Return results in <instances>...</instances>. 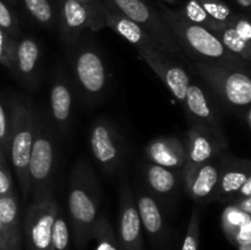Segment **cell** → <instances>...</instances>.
<instances>
[{
    "instance_id": "16",
    "label": "cell",
    "mask_w": 251,
    "mask_h": 250,
    "mask_svg": "<svg viewBox=\"0 0 251 250\" xmlns=\"http://www.w3.org/2000/svg\"><path fill=\"white\" fill-rule=\"evenodd\" d=\"M136 206L141 225L151 243L157 249H163L168 240L169 233L159 203L154 196L141 191L136 199Z\"/></svg>"
},
{
    "instance_id": "12",
    "label": "cell",
    "mask_w": 251,
    "mask_h": 250,
    "mask_svg": "<svg viewBox=\"0 0 251 250\" xmlns=\"http://www.w3.org/2000/svg\"><path fill=\"white\" fill-rule=\"evenodd\" d=\"M117 239L120 250H144L142 225L137 212L136 198L124 183L120 185Z\"/></svg>"
},
{
    "instance_id": "7",
    "label": "cell",
    "mask_w": 251,
    "mask_h": 250,
    "mask_svg": "<svg viewBox=\"0 0 251 250\" xmlns=\"http://www.w3.org/2000/svg\"><path fill=\"white\" fill-rule=\"evenodd\" d=\"M104 1L125 17L141 26L154 39L159 51L169 55L171 58L180 59L183 61L188 60L176 42L174 41L158 10L153 7L149 0H104Z\"/></svg>"
},
{
    "instance_id": "17",
    "label": "cell",
    "mask_w": 251,
    "mask_h": 250,
    "mask_svg": "<svg viewBox=\"0 0 251 250\" xmlns=\"http://www.w3.org/2000/svg\"><path fill=\"white\" fill-rule=\"evenodd\" d=\"M102 16L104 27L112 29L118 36L131 43L135 48L151 47L159 50L154 39L141 26L120 14L104 0L102 1Z\"/></svg>"
},
{
    "instance_id": "15",
    "label": "cell",
    "mask_w": 251,
    "mask_h": 250,
    "mask_svg": "<svg viewBox=\"0 0 251 250\" xmlns=\"http://www.w3.org/2000/svg\"><path fill=\"white\" fill-rule=\"evenodd\" d=\"M41 46L31 36H20L15 41L12 74L28 88L37 87L38 81Z\"/></svg>"
},
{
    "instance_id": "4",
    "label": "cell",
    "mask_w": 251,
    "mask_h": 250,
    "mask_svg": "<svg viewBox=\"0 0 251 250\" xmlns=\"http://www.w3.org/2000/svg\"><path fill=\"white\" fill-rule=\"evenodd\" d=\"M70 65L78 90L88 102L100 100L109 82V74L102 54L83 36L70 46Z\"/></svg>"
},
{
    "instance_id": "34",
    "label": "cell",
    "mask_w": 251,
    "mask_h": 250,
    "mask_svg": "<svg viewBox=\"0 0 251 250\" xmlns=\"http://www.w3.org/2000/svg\"><path fill=\"white\" fill-rule=\"evenodd\" d=\"M11 193H14V188H12V176L7 162V154L0 147V196Z\"/></svg>"
},
{
    "instance_id": "8",
    "label": "cell",
    "mask_w": 251,
    "mask_h": 250,
    "mask_svg": "<svg viewBox=\"0 0 251 250\" xmlns=\"http://www.w3.org/2000/svg\"><path fill=\"white\" fill-rule=\"evenodd\" d=\"M102 1L88 4L80 0H58L59 34L66 46L70 47L86 32H97L104 27Z\"/></svg>"
},
{
    "instance_id": "6",
    "label": "cell",
    "mask_w": 251,
    "mask_h": 250,
    "mask_svg": "<svg viewBox=\"0 0 251 250\" xmlns=\"http://www.w3.org/2000/svg\"><path fill=\"white\" fill-rule=\"evenodd\" d=\"M195 70L228 108L240 110L250 107V73L200 61L195 63Z\"/></svg>"
},
{
    "instance_id": "26",
    "label": "cell",
    "mask_w": 251,
    "mask_h": 250,
    "mask_svg": "<svg viewBox=\"0 0 251 250\" xmlns=\"http://www.w3.org/2000/svg\"><path fill=\"white\" fill-rule=\"evenodd\" d=\"M216 36L218 37V39L221 41V43L225 46V48L227 49L229 53H232L233 55L238 56L242 60H244L245 63H249L251 61V43L244 41L237 32L233 29V27L229 24H226V26L223 28H221L220 31L215 32Z\"/></svg>"
},
{
    "instance_id": "31",
    "label": "cell",
    "mask_w": 251,
    "mask_h": 250,
    "mask_svg": "<svg viewBox=\"0 0 251 250\" xmlns=\"http://www.w3.org/2000/svg\"><path fill=\"white\" fill-rule=\"evenodd\" d=\"M0 28L14 39H17L21 34L19 17L4 0H0Z\"/></svg>"
},
{
    "instance_id": "37",
    "label": "cell",
    "mask_w": 251,
    "mask_h": 250,
    "mask_svg": "<svg viewBox=\"0 0 251 250\" xmlns=\"http://www.w3.org/2000/svg\"><path fill=\"white\" fill-rule=\"evenodd\" d=\"M232 205H234L238 210H240L242 212L250 215L251 213V196L248 198H237L232 202Z\"/></svg>"
},
{
    "instance_id": "40",
    "label": "cell",
    "mask_w": 251,
    "mask_h": 250,
    "mask_svg": "<svg viewBox=\"0 0 251 250\" xmlns=\"http://www.w3.org/2000/svg\"><path fill=\"white\" fill-rule=\"evenodd\" d=\"M235 2H237V4L239 5L243 10H245V11H247V14L249 12L250 6H251V0H235Z\"/></svg>"
},
{
    "instance_id": "3",
    "label": "cell",
    "mask_w": 251,
    "mask_h": 250,
    "mask_svg": "<svg viewBox=\"0 0 251 250\" xmlns=\"http://www.w3.org/2000/svg\"><path fill=\"white\" fill-rule=\"evenodd\" d=\"M36 114L29 103L14 100L10 112L9 156L16 172L20 190L24 199L29 195L28 161L34 139Z\"/></svg>"
},
{
    "instance_id": "25",
    "label": "cell",
    "mask_w": 251,
    "mask_h": 250,
    "mask_svg": "<svg viewBox=\"0 0 251 250\" xmlns=\"http://www.w3.org/2000/svg\"><path fill=\"white\" fill-rule=\"evenodd\" d=\"M188 21L193 22V24L199 25L201 27L210 29L211 32H217L221 28L226 26V24L216 21L215 19L210 16L202 7L199 5L196 0H185L181 5H179L178 9H174Z\"/></svg>"
},
{
    "instance_id": "19",
    "label": "cell",
    "mask_w": 251,
    "mask_h": 250,
    "mask_svg": "<svg viewBox=\"0 0 251 250\" xmlns=\"http://www.w3.org/2000/svg\"><path fill=\"white\" fill-rule=\"evenodd\" d=\"M181 104L188 117L193 120V124L202 125L215 131L223 132L220 117L200 86L190 83Z\"/></svg>"
},
{
    "instance_id": "1",
    "label": "cell",
    "mask_w": 251,
    "mask_h": 250,
    "mask_svg": "<svg viewBox=\"0 0 251 250\" xmlns=\"http://www.w3.org/2000/svg\"><path fill=\"white\" fill-rule=\"evenodd\" d=\"M157 10L186 58L195 63H208L250 73V64L229 53L210 29L188 21L176 10L162 2H158Z\"/></svg>"
},
{
    "instance_id": "28",
    "label": "cell",
    "mask_w": 251,
    "mask_h": 250,
    "mask_svg": "<svg viewBox=\"0 0 251 250\" xmlns=\"http://www.w3.org/2000/svg\"><path fill=\"white\" fill-rule=\"evenodd\" d=\"M29 16L44 28H50L58 20V11L50 0H21Z\"/></svg>"
},
{
    "instance_id": "45",
    "label": "cell",
    "mask_w": 251,
    "mask_h": 250,
    "mask_svg": "<svg viewBox=\"0 0 251 250\" xmlns=\"http://www.w3.org/2000/svg\"><path fill=\"white\" fill-rule=\"evenodd\" d=\"M80 1L88 2V4H96V2H100V1H102V0H80Z\"/></svg>"
},
{
    "instance_id": "36",
    "label": "cell",
    "mask_w": 251,
    "mask_h": 250,
    "mask_svg": "<svg viewBox=\"0 0 251 250\" xmlns=\"http://www.w3.org/2000/svg\"><path fill=\"white\" fill-rule=\"evenodd\" d=\"M9 137H10V113H7L6 107L0 100V147L7 154L9 152Z\"/></svg>"
},
{
    "instance_id": "23",
    "label": "cell",
    "mask_w": 251,
    "mask_h": 250,
    "mask_svg": "<svg viewBox=\"0 0 251 250\" xmlns=\"http://www.w3.org/2000/svg\"><path fill=\"white\" fill-rule=\"evenodd\" d=\"M221 221L223 232L232 244L237 247L251 244L250 215L242 212L234 205L229 203L223 210Z\"/></svg>"
},
{
    "instance_id": "5",
    "label": "cell",
    "mask_w": 251,
    "mask_h": 250,
    "mask_svg": "<svg viewBox=\"0 0 251 250\" xmlns=\"http://www.w3.org/2000/svg\"><path fill=\"white\" fill-rule=\"evenodd\" d=\"M55 167V144L50 129L43 118H36L34 139L28 161L29 194L33 201L53 195V175Z\"/></svg>"
},
{
    "instance_id": "44",
    "label": "cell",
    "mask_w": 251,
    "mask_h": 250,
    "mask_svg": "<svg viewBox=\"0 0 251 250\" xmlns=\"http://www.w3.org/2000/svg\"><path fill=\"white\" fill-rule=\"evenodd\" d=\"M4 1L6 2V4H10V5H16V4H19L20 0H4Z\"/></svg>"
},
{
    "instance_id": "9",
    "label": "cell",
    "mask_w": 251,
    "mask_h": 250,
    "mask_svg": "<svg viewBox=\"0 0 251 250\" xmlns=\"http://www.w3.org/2000/svg\"><path fill=\"white\" fill-rule=\"evenodd\" d=\"M90 147L96 162L107 173H115L122 166L125 156L124 136L109 119L100 118L93 123L90 131Z\"/></svg>"
},
{
    "instance_id": "43",
    "label": "cell",
    "mask_w": 251,
    "mask_h": 250,
    "mask_svg": "<svg viewBox=\"0 0 251 250\" xmlns=\"http://www.w3.org/2000/svg\"><path fill=\"white\" fill-rule=\"evenodd\" d=\"M238 250H251V244L239 245V247H238Z\"/></svg>"
},
{
    "instance_id": "27",
    "label": "cell",
    "mask_w": 251,
    "mask_h": 250,
    "mask_svg": "<svg viewBox=\"0 0 251 250\" xmlns=\"http://www.w3.org/2000/svg\"><path fill=\"white\" fill-rule=\"evenodd\" d=\"M91 239L95 240V250H120L117 233L104 215H98L92 229Z\"/></svg>"
},
{
    "instance_id": "22",
    "label": "cell",
    "mask_w": 251,
    "mask_h": 250,
    "mask_svg": "<svg viewBox=\"0 0 251 250\" xmlns=\"http://www.w3.org/2000/svg\"><path fill=\"white\" fill-rule=\"evenodd\" d=\"M0 225L6 235L10 250H21L22 230L16 194L0 196Z\"/></svg>"
},
{
    "instance_id": "11",
    "label": "cell",
    "mask_w": 251,
    "mask_h": 250,
    "mask_svg": "<svg viewBox=\"0 0 251 250\" xmlns=\"http://www.w3.org/2000/svg\"><path fill=\"white\" fill-rule=\"evenodd\" d=\"M136 50L140 58L153 70L173 97L183 103L186 90L190 85V78L186 71L176 65L173 58L151 47H137Z\"/></svg>"
},
{
    "instance_id": "39",
    "label": "cell",
    "mask_w": 251,
    "mask_h": 250,
    "mask_svg": "<svg viewBox=\"0 0 251 250\" xmlns=\"http://www.w3.org/2000/svg\"><path fill=\"white\" fill-rule=\"evenodd\" d=\"M0 250H10L9 244H7L6 235H5L1 225H0Z\"/></svg>"
},
{
    "instance_id": "42",
    "label": "cell",
    "mask_w": 251,
    "mask_h": 250,
    "mask_svg": "<svg viewBox=\"0 0 251 250\" xmlns=\"http://www.w3.org/2000/svg\"><path fill=\"white\" fill-rule=\"evenodd\" d=\"M159 2H162V4L167 5V6H176V5L179 4V0H158Z\"/></svg>"
},
{
    "instance_id": "32",
    "label": "cell",
    "mask_w": 251,
    "mask_h": 250,
    "mask_svg": "<svg viewBox=\"0 0 251 250\" xmlns=\"http://www.w3.org/2000/svg\"><path fill=\"white\" fill-rule=\"evenodd\" d=\"M200 245V212L194 210L190 216L181 250H199Z\"/></svg>"
},
{
    "instance_id": "35",
    "label": "cell",
    "mask_w": 251,
    "mask_h": 250,
    "mask_svg": "<svg viewBox=\"0 0 251 250\" xmlns=\"http://www.w3.org/2000/svg\"><path fill=\"white\" fill-rule=\"evenodd\" d=\"M228 24L233 27L235 32L242 37L244 41L251 43V24L248 15L245 14H234Z\"/></svg>"
},
{
    "instance_id": "13",
    "label": "cell",
    "mask_w": 251,
    "mask_h": 250,
    "mask_svg": "<svg viewBox=\"0 0 251 250\" xmlns=\"http://www.w3.org/2000/svg\"><path fill=\"white\" fill-rule=\"evenodd\" d=\"M186 163L184 167H193L215 159L227 147L223 132L215 131L202 125L191 124L185 140Z\"/></svg>"
},
{
    "instance_id": "21",
    "label": "cell",
    "mask_w": 251,
    "mask_h": 250,
    "mask_svg": "<svg viewBox=\"0 0 251 250\" xmlns=\"http://www.w3.org/2000/svg\"><path fill=\"white\" fill-rule=\"evenodd\" d=\"M251 178V163L248 159H229L221 166L216 201L232 203L243 184Z\"/></svg>"
},
{
    "instance_id": "29",
    "label": "cell",
    "mask_w": 251,
    "mask_h": 250,
    "mask_svg": "<svg viewBox=\"0 0 251 250\" xmlns=\"http://www.w3.org/2000/svg\"><path fill=\"white\" fill-rule=\"evenodd\" d=\"M51 250H70V232L65 218L61 216L59 211L55 221H54L53 229H51L50 239Z\"/></svg>"
},
{
    "instance_id": "18",
    "label": "cell",
    "mask_w": 251,
    "mask_h": 250,
    "mask_svg": "<svg viewBox=\"0 0 251 250\" xmlns=\"http://www.w3.org/2000/svg\"><path fill=\"white\" fill-rule=\"evenodd\" d=\"M49 109L54 125L59 132L66 135L70 130L73 112V93L66 75L56 74L49 93Z\"/></svg>"
},
{
    "instance_id": "2",
    "label": "cell",
    "mask_w": 251,
    "mask_h": 250,
    "mask_svg": "<svg viewBox=\"0 0 251 250\" xmlns=\"http://www.w3.org/2000/svg\"><path fill=\"white\" fill-rule=\"evenodd\" d=\"M100 188L90 163L78 161L71 171L68 190V211L74 240L80 250L87 247L98 217Z\"/></svg>"
},
{
    "instance_id": "30",
    "label": "cell",
    "mask_w": 251,
    "mask_h": 250,
    "mask_svg": "<svg viewBox=\"0 0 251 250\" xmlns=\"http://www.w3.org/2000/svg\"><path fill=\"white\" fill-rule=\"evenodd\" d=\"M201 7L216 21L227 24L235 14L232 7L223 0H196Z\"/></svg>"
},
{
    "instance_id": "41",
    "label": "cell",
    "mask_w": 251,
    "mask_h": 250,
    "mask_svg": "<svg viewBox=\"0 0 251 250\" xmlns=\"http://www.w3.org/2000/svg\"><path fill=\"white\" fill-rule=\"evenodd\" d=\"M245 122H247V126L249 127L251 126V110H250V107L245 108Z\"/></svg>"
},
{
    "instance_id": "38",
    "label": "cell",
    "mask_w": 251,
    "mask_h": 250,
    "mask_svg": "<svg viewBox=\"0 0 251 250\" xmlns=\"http://www.w3.org/2000/svg\"><path fill=\"white\" fill-rule=\"evenodd\" d=\"M248 196H251V178L248 179V180L243 184V186L240 188V190L238 191L235 199L237 198H248Z\"/></svg>"
},
{
    "instance_id": "14",
    "label": "cell",
    "mask_w": 251,
    "mask_h": 250,
    "mask_svg": "<svg viewBox=\"0 0 251 250\" xmlns=\"http://www.w3.org/2000/svg\"><path fill=\"white\" fill-rule=\"evenodd\" d=\"M221 166L216 163L215 159L198 166L184 167L181 176L186 193L200 205L213 202L216 201Z\"/></svg>"
},
{
    "instance_id": "24",
    "label": "cell",
    "mask_w": 251,
    "mask_h": 250,
    "mask_svg": "<svg viewBox=\"0 0 251 250\" xmlns=\"http://www.w3.org/2000/svg\"><path fill=\"white\" fill-rule=\"evenodd\" d=\"M145 180L154 195L171 196L178 189L179 173L158 164L149 163L145 167Z\"/></svg>"
},
{
    "instance_id": "10",
    "label": "cell",
    "mask_w": 251,
    "mask_h": 250,
    "mask_svg": "<svg viewBox=\"0 0 251 250\" xmlns=\"http://www.w3.org/2000/svg\"><path fill=\"white\" fill-rule=\"evenodd\" d=\"M58 213L59 206L53 195L33 201L24 221L27 250H51V229Z\"/></svg>"
},
{
    "instance_id": "33",
    "label": "cell",
    "mask_w": 251,
    "mask_h": 250,
    "mask_svg": "<svg viewBox=\"0 0 251 250\" xmlns=\"http://www.w3.org/2000/svg\"><path fill=\"white\" fill-rule=\"evenodd\" d=\"M16 39L0 28V64L9 69L12 73V58H14V47Z\"/></svg>"
},
{
    "instance_id": "20",
    "label": "cell",
    "mask_w": 251,
    "mask_h": 250,
    "mask_svg": "<svg viewBox=\"0 0 251 250\" xmlns=\"http://www.w3.org/2000/svg\"><path fill=\"white\" fill-rule=\"evenodd\" d=\"M146 157L153 164L180 171L186 163L185 144L176 136H159L150 141Z\"/></svg>"
}]
</instances>
